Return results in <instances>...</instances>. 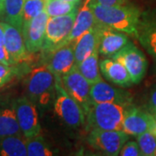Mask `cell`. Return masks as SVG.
<instances>
[{"mask_svg": "<svg viewBox=\"0 0 156 156\" xmlns=\"http://www.w3.org/2000/svg\"><path fill=\"white\" fill-rule=\"evenodd\" d=\"M96 23L128 35L135 36L141 12L133 5H103L90 0Z\"/></svg>", "mask_w": 156, "mask_h": 156, "instance_id": "obj_1", "label": "cell"}, {"mask_svg": "<svg viewBox=\"0 0 156 156\" xmlns=\"http://www.w3.org/2000/svg\"><path fill=\"white\" fill-rule=\"evenodd\" d=\"M56 78L48 66L33 69L24 80L26 96L36 105L46 107L56 97Z\"/></svg>", "mask_w": 156, "mask_h": 156, "instance_id": "obj_2", "label": "cell"}, {"mask_svg": "<svg viewBox=\"0 0 156 156\" xmlns=\"http://www.w3.org/2000/svg\"><path fill=\"white\" fill-rule=\"evenodd\" d=\"M130 105L110 102L93 104L86 115L89 128L122 130L124 117Z\"/></svg>", "mask_w": 156, "mask_h": 156, "instance_id": "obj_3", "label": "cell"}, {"mask_svg": "<svg viewBox=\"0 0 156 156\" xmlns=\"http://www.w3.org/2000/svg\"><path fill=\"white\" fill-rule=\"evenodd\" d=\"M76 13L77 9L67 15L49 17L46 25L44 42L41 50L44 54H50L53 50L65 44L72 30Z\"/></svg>", "mask_w": 156, "mask_h": 156, "instance_id": "obj_4", "label": "cell"}, {"mask_svg": "<svg viewBox=\"0 0 156 156\" xmlns=\"http://www.w3.org/2000/svg\"><path fill=\"white\" fill-rule=\"evenodd\" d=\"M56 78V98L54 108L57 116L72 128H78L85 122V114L83 108L63 88L60 76Z\"/></svg>", "mask_w": 156, "mask_h": 156, "instance_id": "obj_5", "label": "cell"}, {"mask_svg": "<svg viewBox=\"0 0 156 156\" xmlns=\"http://www.w3.org/2000/svg\"><path fill=\"white\" fill-rule=\"evenodd\" d=\"M111 58L122 63L128 70L133 84L140 83L145 76L147 69V60L144 53L133 43L128 42L114 54Z\"/></svg>", "mask_w": 156, "mask_h": 156, "instance_id": "obj_6", "label": "cell"}, {"mask_svg": "<svg viewBox=\"0 0 156 156\" xmlns=\"http://www.w3.org/2000/svg\"><path fill=\"white\" fill-rule=\"evenodd\" d=\"M128 134L123 130L92 129L88 136V143L98 152L108 156L119 155Z\"/></svg>", "mask_w": 156, "mask_h": 156, "instance_id": "obj_7", "label": "cell"}, {"mask_svg": "<svg viewBox=\"0 0 156 156\" xmlns=\"http://www.w3.org/2000/svg\"><path fill=\"white\" fill-rule=\"evenodd\" d=\"M14 109L17 122L24 138H30L41 134L37 105L27 96H21L15 101Z\"/></svg>", "mask_w": 156, "mask_h": 156, "instance_id": "obj_8", "label": "cell"}, {"mask_svg": "<svg viewBox=\"0 0 156 156\" xmlns=\"http://www.w3.org/2000/svg\"><path fill=\"white\" fill-rule=\"evenodd\" d=\"M63 88L69 95L83 108L85 117L88 114L89 108L92 106L90 101V84L79 72L76 66L74 67L65 75L61 77Z\"/></svg>", "mask_w": 156, "mask_h": 156, "instance_id": "obj_9", "label": "cell"}, {"mask_svg": "<svg viewBox=\"0 0 156 156\" xmlns=\"http://www.w3.org/2000/svg\"><path fill=\"white\" fill-rule=\"evenodd\" d=\"M122 130L128 135L133 136H137L147 131L155 133L156 120L150 113L130 105L124 117Z\"/></svg>", "mask_w": 156, "mask_h": 156, "instance_id": "obj_10", "label": "cell"}, {"mask_svg": "<svg viewBox=\"0 0 156 156\" xmlns=\"http://www.w3.org/2000/svg\"><path fill=\"white\" fill-rule=\"evenodd\" d=\"M48 19L49 15L44 10L30 22L23 24V37L29 53H36L42 50Z\"/></svg>", "mask_w": 156, "mask_h": 156, "instance_id": "obj_11", "label": "cell"}, {"mask_svg": "<svg viewBox=\"0 0 156 156\" xmlns=\"http://www.w3.org/2000/svg\"><path fill=\"white\" fill-rule=\"evenodd\" d=\"M90 101L92 105L102 102L119 103L130 105L132 97L130 93L124 89L115 88L103 80L90 86Z\"/></svg>", "mask_w": 156, "mask_h": 156, "instance_id": "obj_12", "label": "cell"}, {"mask_svg": "<svg viewBox=\"0 0 156 156\" xmlns=\"http://www.w3.org/2000/svg\"><path fill=\"white\" fill-rule=\"evenodd\" d=\"M135 37L146 51L156 60V10L141 13Z\"/></svg>", "mask_w": 156, "mask_h": 156, "instance_id": "obj_13", "label": "cell"}, {"mask_svg": "<svg viewBox=\"0 0 156 156\" xmlns=\"http://www.w3.org/2000/svg\"><path fill=\"white\" fill-rule=\"evenodd\" d=\"M95 27L98 34V50L102 56L111 57L129 42L127 35L123 32L97 23Z\"/></svg>", "mask_w": 156, "mask_h": 156, "instance_id": "obj_14", "label": "cell"}, {"mask_svg": "<svg viewBox=\"0 0 156 156\" xmlns=\"http://www.w3.org/2000/svg\"><path fill=\"white\" fill-rule=\"evenodd\" d=\"M47 66L56 76L62 77L67 74L75 65L74 44H67L50 52Z\"/></svg>", "mask_w": 156, "mask_h": 156, "instance_id": "obj_15", "label": "cell"}, {"mask_svg": "<svg viewBox=\"0 0 156 156\" xmlns=\"http://www.w3.org/2000/svg\"><path fill=\"white\" fill-rule=\"evenodd\" d=\"M5 30V47L16 62L23 61L29 52L25 47L22 30L6 22H0Z\"/></svg>", "mask_w": 156, "mask_h": 156, "instance_id": "obj_16", "label": "cell"}, {"mask_svg": "<svg viewBox=\"0 0 156 156\" xmlns=\"http://www.w3.org/2000/svg\"><path fill=\"white\" fill-rule=\"evenodd\" d=\"M99 64L101 72L108 82L121 88H128L133 84L128 70L120 62L108 58L102 60Z\"/></svg>", "mask_w": 156, "mask_h": 156, "instance_id": "obj_17", "label": "cell"}, {"mask_svg": "<svg viewBox=\"0 0 156 156\" xmlns=\"http://www.w3.org/2000/svg\"><path fill=\"white\" fill-rule=\"evenodd\" d=\"M90 0H85L82 5L81 8L77 10L76 17L73 25L72 30L69 34V37L65 42L67 44H73L82 35L93 28L96 23L95 15L90 7Z\"/></svg>", "mask_w": 156, "mask_h": 156, "instance_id": "obj_18", "label": "cell"}, {"mask_svg": "<svg viewBox=\"0 0 156 156\" xmlns=\"http://www.w3.org/2000/svg\"><path fill=\"white\" fill-rule=\"evenodd\" d=\"M98 49V34L94 26L83 33L74 43L76 65L86 59L92 52Z\"/></svg>", "mask_w": 156, "mask_h": 156, "instance_id": "obj_19", "label": "cell"}, {"mask_svg": "<svg viewBox=\"0 0 156 156\" xmlns=\"http://www.w3.org/2000/svg\"><path fill=\"white\" fill-rule=\"evenodd\" d=\"M79 72L88 81L90 85L102 80L100 73L99 64V50H95L92 54L84 59L82 62L76 65Z\"/></svg>", "mask_w": 156, "mask_h": 156, "instance_id": "obj_20", "label": "cell"}, {"mask_svg": "<svg viewBox=\"0 0 156 156\" xmlns=\"http://www.w3.org/2000/svg\"><path fill=\"white\" fill-rule=\"evenodd\" d=\"M25 138L11 135L0 137V156H26Z\"/></svg>", "mask_w": 156, "mask_h": 156, "instance_id": "obj_21", "label": "cell"}, {"mask_svg": "<svg viewBox=\"0 0 156 156\" xmlns=\"http://www.w3.org/2000/svg\"><path fill=\"white\" fill-rule=\"evenodd\" d=\"M11 135L23 136L17 122L13 105L0 110V137Z\"/></svg>", "mask_w": 156, "mask_h": 156, "instance_id": "obj_22", "label": "cell"}, {"mask_svg": "<svg viewBox=\"0 0 156 156\" xmlns=\"http://www.w3.org/2000/svg\"><path fill=\"white\" fill-rule=\"evenodd\" d=\"M25 0H5V20L6 23L22 30L23 10Z\"/></svg>", "mask_w": 156, "mask_h": 156, "instance_id": "obj_23", "label": "cell"}, {"mask_svg": "<svg viewBox=\"0 0 156 156\" xmlns=\"http://www.w3.org/2000/svg\"><path fill=\"white\" fill-rule=\"evenodd\" d=\"M25 144L27 155L29 156H51L55 154V152L40 134L30 138H25Z\"/></svg>", "mask_w": 156, "mask_h": 156, "instance_id": "obj_24", "label": "cell"}, {"mask_svg": "<svg viewBox=\"0 0 156 156\" xmlns=\"http://www.w3.org/2000/svg\"><path fill=\"white\" fill-rule=\"evenodd\" d=\"M78 4L79 3L68 2L64 0H46L45 11L49 17L63 16L77 9Z\"/></svg>", "mask_w": 156, "mask_h": 156, "instance_id": "obj_25", "label": "cell"}, {"mask_svg": "<svg viewBox=\"0 0 156 156\" xmlns=\"http://www.w3.org/2000/svg\"><path fill=\"white\" fill-rule=\"evenodd\" d=\"M137 143L143 156H156V134L147 131L137 135Z\"/></svg>", "mask_w": 156, "mask_h": 156, "instance_id": "obj_26", "label": "cell"}, {"mask_svg": "<svg viewBox=\"0 0 156 156\" xmlns=\"http://www.w3.org/2000/svg\"><path fill=\"white\" fill-rule=\"evenodd\" d=\"M46 0H25L23 10V24L30 22L45 10Z\"/></svg>", "mask_w": 156, "mask_h": 156, "instance_id": "obj_27", "label": "cell"}, {"mask_svg": "<svg viewBox=\"0 0 156 156\" xmlns=\"http://www.w3.org/2000/svg\"><path fill=\"white\" fill-rule=\"evenodd\" d=\"M119 155L121 156H140L141 152L137 141L127 140L120 151Z\"/></svg>", "mask_w": 156, "mask_h": 156, "instance_id": "obj_28", "label": "cell"}, {"mask_svg": "<svg viewBox=\"0 0 156 156\" xmlns=\"http://www.w3.org/2000/svg\"><path fill=\"white\" fill-rule=\"evenodd\" d=\"M15 69L0 62V89L8 83L15 75Z\"/></svg>", "mask_w": 156, "mask_h": 156, "instance_id": "obj_29", "label": "cell"}, {"mask_svg": "<svg viewBox=\"0 0 156 156\" xmlns=\"http://www.w3.org/2000/svg\"><path fill=\"white\" fill-rule=\"evenodd\" d=\"M147 111L150 113L156 120V85H154L149 92V96L147 102Z\"/></svg>", "mask_w": 156, "mask_h": 156, "instance_id": "obj_30", "label": "cell"}, {"mask_svg": "<svg viewBox=\"0 0 156 156\" xmlns=\"http://www.w3.org/2000/svg\"><path fill=\"white\" fill-rule=\"evenodd\" d=\"M0 62L7 66H12L17 63L9 54L5 46H0Z\"/></svg>", "mask_w": 156, "mask_h": 156, "instance_id": "obj_31", "label": "cell"}, {"mask_svg": "<svg viewBox=\"0 0 156 156\" xmlns=\"http://www.w3.org/2000/svg\"><path fill=\"white\" fill-rule=\"evenodd\" d=\"M95 2L99 3L103 5H123L126 0H94Z\"/></svg>", "mask_w": 156, "mask_h": 156, "instance_id": "obj_32", "label": "cell"}, {"mask_svg": "<svg viewBox=\"0 0 156 156\" xmlns=\"http://www.w3.org/2000/svg\"><path fill=\"white\" fill-rule=\"evenodd\" d=\"M0 46H5V30L0 23Z\"/></svg>", "mask_w": 156, "mask_h": 156, "instance_id": "obj_33", "label": "cell"}, {"mask_svg": "<svg viewBox=\"0 0 156 156\" xmlns=\"http://www.w3.org/2000/svg\"><path fill=\"white\" fill-rule=\"evenodd\" d=\"M5 0H0V17L5 16Z\"/></svg>", "mask_w": 156, "mask_h": 156, "instance_id": "obj_34", "label": "cell"}, {"mask_svg": "<svg viewBox=\"0 0 156 156\" xmlns=\"http://www.w3.org/2000/svg\"><path fill=\"white\" fill-rule=\"evenodd\" d=\"M64 1H68V2H76V3H80L81 0H64Z\"/></svg>", "mask_w": 156, "mask_h": 156, "instance_id": "obj_35", "label": "cell"}, {"mask_svg": "<svg viewBox=\"0 0 156 156\" xmlns=\"http://www.w3.org/2000/svg\"><path fill=\"white\" fill-rule=\"evenodd\" d=\"M154 134H156V130H155V133H154Z\"/></svg>", "mask_w": 156, "mask_h": 156, "instance_id": "obj_36", "label": "cell"}]
</instances>
